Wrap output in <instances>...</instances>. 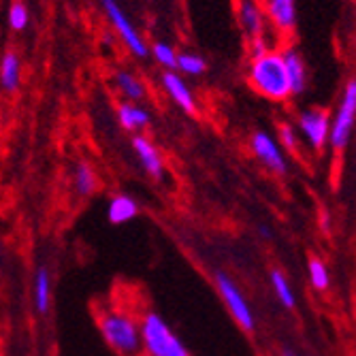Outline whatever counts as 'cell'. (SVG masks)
Segmentation results:
<instances>
[{
    "label": "cell",
    "mask_w": 356,
    "mask_h": 356,
    "mask_svg": "<svg viewBox=\"0 0 356 356\" xmlns=\"http://www.w3.org/2000/svg\"><path fill=\"white\" fill-rule=\"evenodd\" d=\"M245 77H248L250 88L258 96L267 99L269 103H288L293 99L280 45L261 56L250 58Z\"/></svg>",
    "instance_id": "2"
},
{
    "label": "cell",
    "mask_w": 356,
    "mask_h": 356,
    "mask_svg": "<svg viewBox=\"0 0 356 356\" xmlns=\"http://www.w3.org/2000/svg\"><path fill=\"white\" fill-rule=\"evenodd\" d=\"M115 115H118V122L124 131L128 133H141L145 128L152 124V113L139 105V103H126L122 101L115 109Z\"/></svg>",
    "instance_id": "14"
},
{
    "label": "cell",
    "mask_w": 356,
    "mask_h": 356,
    "mask_svg": "<svg viewBox=\"0 0 356 356\" xmlns=\"http://www.w3.org/2000/svg\"><path fill=\"white\" fill-rule=\"evenodd\" d=\"M160 86H163L165 94L181 111H186L190 115H197V111H199L197 96H194V92L190 90V86L186 83V79L179 73L165 71L163 75H160Z\"/></svg>",
    "instance_id": "12"
},
{
    "label": "cell",
    "mask_w": 356,
    "mask_h": 356,
    "mask_svg": "<svg viewBox=\"0 0 356 356\" xmlns=\"http://www.w3.org/2000/svg\"><path fill=\"white\" fill-rule=\"evenodd\" d=\"M265 15L269 30H273L275 41L293 39L297 28V0H265Z\"/></svg>",
    "instance_id": "9"
},
{
    "label": "cell",
    "mask_w": 356,
    "mask_h": 356,
    "mask_svg": "<svg viewBox=\"0 0 356 356\" xmlns=\"http://www.w3.org/2000/svg\"><path fill=\"white\" fill-rule=\"evenodd\" d=\"M258 233H263V235H265V239H271V231H269V226H265V224L258 226Z\"/></svg>",
    "instance_id": "26"
},
{
    "label": "cell",
    "mask_w": 356,
    "mask_h": 356,
    "mask_svg": "<svg viewBox=\"0 0 356 356\" xmlns=\"http://www.w3.org/2000/svg\"><path fill=\"white\" fill-rule=\"evenodd\" d=\"M213 284H216V290H218L224 307L229 309L231 318L237 322V327L245 333H254L256 331V316L250 307L248 297L239 288V284L224 271H218L213 275Z\"/></svg>",
    "instance_id": "5"
},
{
    "label": "cell",
    "mask_w": 356,
    "mask_h": 356,
    "mask_svg": "<svg viewBox=\"0 0 356 356\" xmlns=\"http://www.w3.org/2000/svg\"><path fill=\"white\" fill-rule=\"evenodd\" d=\"M207 71V60L194 51H184L177 54V64H175V73H179L181 77H201Z\"/></svg>",
    "instance_id": "22"
},
{
    "label": "cell",
    "mask_w": 356,
    "mask_h": 356,
    "mask_svg": "<svg viewBox=\"0 0 356 356\" xmlns=\"http://www.w3.org/2000/svg\"><path fill=\"white\" fill-rule=\"evenodd\" d=\"M22 86V58L17 51L9 49L0 56V88L13 94Z\"/></svg>",
    "instance_id": "17"
},
{
    "label": "cell",
    "mask_w": 356,
    "mask_h": 356,
    "mask_svg": "<svg viewBox=\"0 0 356 356\" xmlns=\"http://www.w3.org/2000/svg\"><path fill=\"white\" fill-rule=\"evenodd\" d=\"M139 329L145 356H192L188 346L158 312L145 309L139 314Z\"/></svg>",
    "instance_id": "3"
},
{
    "label": "cell",
    "mask_w": 356,
    "mask_h": 356,
    "mask_svg": "<svg viewBox=\"0 0 356 356\" xmlns=\"http://www.w3.org/2000/svg\"><path fill=\"white\" fill-rule=\"evenodd\" d=\"M280 49L284 58V69H286L290 92H293V96H299L307 90V64L293 43L280 45Z\"/></svg>",
    "instance_id": "13"
},
{
    "label": "cell",
    "mask_w": 356,
    "mask_h": 356,
    "mask_svg": "<svg viewBox=\"0 0 356 356\" xmlns=\"http://www.w3.org/2000/svg\"><path fill=\"white\" fill-rule=\"evenodd\" d=\"M235 13L248 41L269 35V24L261 0H235Z\"/></svg>",
    "instance_id": "10"
},
{
    "label": "cell",
    "mask_w": 356,
    "mask_h": 356,
    "mask_svg": "<svg viewBox=\"0 0 356 356\" xmlns=\"http://www.w3.org/2000/svg\"><path fill=\"white\" fill-rule=\"evenodd\" d=\"M141 207L139 203L131 197V194H113L109 199V205H107V220L113 224V226H122V224H128L133 222L137 216H139Z\"/></svg>",
    "instance_id": "16"
},
{
    "label": "cell",
    "mask_w": 356,
    "mask_h": 356,
    "mask_svg": "<svg viewBox=\"0 0 356 356\" xmlns=\"http://www.w3.org/2000/svg\"><path fill=\"white\" fill-rule=\"evenodd\" d=\"M133 152L139 160L141 169L156 181H163L167 177V165L163 152L156 147V143L152 139H147L145 135H135L133 137Z\"/></svg>",
    "instance_id": "11"
},
{
    "label": "cell",
    "mask_w": 356,
    "mask_h": 356,
    "mask_svg": "<svg viewBox=\"0 0 356 356\" xmlns=\"http://www.w3.org/2000/svg\"><path fill=\"white\" fill-rule=\"evenodd\" d=\"M250 149L254 154V158L261 163L269 173L273 175H286L288 173V158L286 152L280 147L277 139L273 135H269L267 131H256L250 137Z\"/></svg>",
    "instance_id": "8"
},
{
    "label": "cell",
    "mask_w": 356,
    "mask_h": 356,
    "mask_svg": "<svg viewBox=\"0 0 356 356\" xmlns=\"http://www.w3.org/2000/svg\"><path fill=\"white\" fill-rule=\"evenodd\" d=\"M329 126L331 113L322 107H309L299 113L297 120V135L312 147L314 152H322L329 143Z\"/></svg>",
    "instance_id": "7"
},
{
    "label": "cell",
    "mask_w": 356,
    "mask_h": 356,
    "mask_svg": "<svg viewBox=\"0 0 356 356\" xmlns=\"http://www.w3.org/2000/svg\"><path fill=\"white\" fill-rule=\"evenodd\" d=\"M277 143L284 152L290 154H299V135H297V128L288 122H282L277 126Z\"/></svg>",
    "instance_id": "24"
},
{
    "label": "cell",
    "mask_w": 356,
    "mask_h": 356,
    "mask_svg": "<svg viewBox=\"0 0 356 356\" xmlns=\"http://www.w3.org/2000/svg\"><path fill=\"white\" fill-rule=\"evenodd\" d=\"M307 280L316 293H327L331 288V271L322 258H318V256L307 258Z\"/></svg>",
    "instance_id": "21"
},
{
    "label": "cell",
    "mask_w": 356,
    "mask_h": 356,
    "mask_svg": "<svg viewBox=\"0 0 356 356\" xmlns=\"http://www.w3.org/2000/svg\"><path fill=\"white\" fill-rule=\"evenodd\" d=\"M269 282H271V288H273V295H275L277 303L284 309L293 312L297 307V295H295V288H293V284H290V280L284 275V271L282 269H271Z\"/></svg>",
    "instance_id": "19"
},
{
    "label": "cell",
    "mask_w": 356,
    "mask_h": 356,
    "mask_svg": "<svg viewBox=\"0 0 356 356\" xmlns=\"http://www.w3.org/2000/svg\"><path fill=\"white\" fill-rule=\"evenodd\" d=\"M113 83H115L118 92L122 94V99L126 103H139L141 105V101H145L147 88H145V81L137 73L120 69L113 75Z\"/></svg>",
    "instance_id": "15"
},
{
    "label": "cell",
    "mask_w": 356,
    "mask_h": 356,
    "mask_svg": "<svg viewBox=\"0 0 356 356\" xmlns=\"http://www.w3.org/2000/svg\"><path fill=\"white\" fill-rule=\"evenodd\" d=\"M73 188L81 199L92 197V194L99 190V175H96V169L90 163H86V160H81V163H77V167H75Z\"/></svg>",
    "instance_id": "20"
},
{
    "label": "cell",
    "mask_w": 356,
    "mask_h": 356,
    "mask_svg": "<svg viewBox=\"0 0 356 356\" xmlns=\"http://www.w3.org/2000/svg\"><path fill=\"white\" fill-rule=\"evenodd\" d=\"M101 7H103V13L107 15L109 24L115 32V37L120 39V43L137 58L149 56V47H147L143 35L135 28V24L128 19V15L122 11L118 0H101Z\"/></svg>",
    "instance_id": "6"
},
{
    "label": "cell",
    "mask_w": 356,
    "mask_h": 356,
    "mask_svg": "<svg viewBox=\"0 0 356 356\" xmlns=\"http://www.w3.org/2000/svg\"><path fill=\"white\" fill-rule=\"evenodd\" d=\"M96 327L101 331L103 341L118 354V356H139L143 354L141 348V329L139 316L128 312L124 305H101L94 312Z\"/></svg>",
    "instance_id": "1"
},
{
    "label": "cell",
    "mask_w": 356,
    "mask_h": 356,
    "mask_svg": "<svg viewBox=\"0 0 356 356\" xmlns=\"http://www.w3.org/2000/svg\"><path fill=\"white\" fill-rule=\"evenodd\" d=\"M149 54L152 58L156 60L158 67H163L165 71H175V64H177V49L171 45V43H165V41H158L149 47Z\"/></svg>",
    "instance_id": "23"
},
{
    "label": "cell",
    "mask_w": 356,
    "mask_h": 356,
    "mask_svg": "<svg viewBox=\"0 0 356 356\" xmlns=\"http://www.w3.org/2000/svg\"><path fill=\"white\" fill-rule=\"evenodd\" d=\"M356 122V81L350 79L341 92V99L337 105V111L331 115L329 126V143L335 154H343L350 145L352 133Z\"/></svg>",
    "instance_id": "4"
},
{
    "label": "cell",
    "mask_w": 356,
    "mask_h": 356,
    "mask_svg": "<svg viewBox=\"0 0 356 356\" xmlns=\"http://www.w3.org/2000/svg\"><path fill=\"white\" fill-rule=\"evenodd\" d=\"M261 3H265V0H261Z\"/></svg>",
    "instance_id": "28"
},
{
    "label": "cell",
    "mask_w": 356,
    "mask_h": 356,
    "mask_svg": "<svg viewBox=\"0 0 356 356\" xmlns=\"http://www.w3.org/2000/svg\"><path fill=\"white\" fill-rule=\"evenodd\" d=\"M282 356H299V354H297V352H295L293 348L284 346V348H282Z\"/></svg>",
    "instance_id": "27"
},
{
    "label": "cell",
    "mask_w": 356,
    "mask_h": 356,
    "mask_svg": "<svg viewBox=\"0 0 356 356\" xmlns=\"http://www.w3.org/2000/svg\"><path fill=\"white\" fill-rule=\"evenodd\" d=\"M7 19H9V26H11L13 30H17V32L26 30V26H28V22H30V11H28L26 3H22V0H15V3L9 7Z\"/></svg>",
    "instance_id": "25"
},
{
    "label": "cell",
    "mask_w": 356,
    "mask_h": 356,
    "mask_svg": "<svg viewBox=\"0 0 356 356\" xmlns=\"http://www.w3.org/2000/svg\"><path fill=\"white\" fill-rule=\"evenodd\" d=\"M32 301L39 314H47L51 309V273L47 267H39L32 282Z\"/></svg>",
    "instance_id": "18"
}]
</instances>
